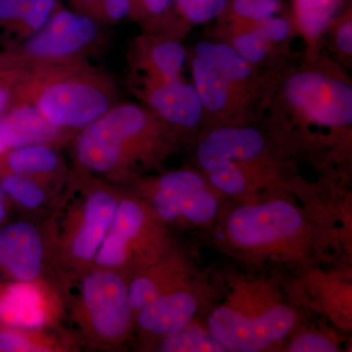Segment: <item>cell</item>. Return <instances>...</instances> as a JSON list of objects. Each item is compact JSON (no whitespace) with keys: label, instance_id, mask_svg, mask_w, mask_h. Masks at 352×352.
I'll return each mask as SVG.
<instances>
[{"label":"cell","instance_id":"1","mask_svg":"<svg viewBox=\"0 0 352 352\" xmlns=\"http://www.w3.org/2000/svg\"><path fill=\"white\" fill-rule=\"evenodd\" d=\"M122 195L117 185L73 166L43 222L59 280L91 268Z\"/></svg>","mask_w":352,"mask_h":352},{"label":"cell","instance_id":"2","mask_svg":"<svg viewBox=\"0 0 352 352\" xmlns=\"http://www.w3.org/2000/svg\"><path fill=\"white\" fill-rule=\"evenodd\" d=\"M13 91L14 105L34 106L50 124L75 133L119 102L113 76L88 60L23 69Z\"/></svg>","mask_w":352,"mask_h":352},{"label":"cell","instance_id":"3","mask_svg":"<svg viewBox=\"0 0 352 352\" xmlns=\"http://www.w3.org/2000/svg\"><path fill=\"white\" fill-rule=\"evenodd\" d=\"M162 133L156 116L136 104L118 102L72 139L74 166L117 185L159 152Z\"/></svg>","mask_w":352,"mask_h":352},{"label":"cell","instance_id":"4","mask_svg":"<svg viewBox=\"0 0 352 352\" xmlns=\"http://www.w3.org/2000/svg\"><path fill=\"white\" fill-rule=\"evenodd\" d=\"M129 279L124 273L95 267L60 279L65 314L94 349L113 351L129 337L135 316L129 302Z\"/></svg>","mask_w":352,"mask_h":352},{"label":"cell","instance_id":"5","mask_svg":"<svg viewBox=\"0 0 352 352\" xmlns=\"http://www.w3.org/2000/svg\"><path fill=\"white\" fill-rule=\"evenodd\" d=\"M162 220L147 201L122 193L91 267L132 275L162 258Z\"/></svg>","mask_w":352,"mask_h":352},{"label":"cell","instance_id":"6","mask_svg":"<svg viewBox=\"0 0 352 352\" xmlns=\"http://www.w3.org/2000/svg\"><path fill=\"white\" fill-rule=\"evenodd\" d=\"M102 41L100 23L60 6L43 29L0 53V67L20 72L39 65L88 60Z\"/></svg>","mask_w":352,"mask_h":352},{"label":"cell","instance_id":"7","mask_svg":"<svg viewBox=\"0 0 352 352\" xmlns=\"http://www.w3.org/2000/svg\"><path fill=\"white\" fill-rule=\"evenodd\" d=\"M64 316L63 291L57 278L28 282L0 279V325L56 328Z\"/></svg>","mask_w":352,"mask_h":352},{"label":"cell","instance_id":"8","mask_svg":"<svg viewBox=\"0 0 352 352\" xmlns=\"http://www.w3.org/2000/svg\"><path fill=\"white\" fill-rule=\"evenodd\" d=\"M296 315L279 305L254 318L232 308L215 309L208 318V331L224 351L254 352L274 344L293 329Z\"/></svg>","mask_w":352,"mask_h":352},{"label":"cell","instance_id":"9","mask_svg":"<svg viewBox=\"0 0 352 352\" xmlns=\"http://www.w3.org/2000/svg\"><path fill=\"white\" fill-rule=\"evenodd\" d=\"M53 271L43 223L17 220L0 227V279L36 281L54 278Z\"/></svg>","mask_w":352,"mask_h":352},{"label":"cell","instance_id":"10","mask_svg":"<svg viewBox=\"0 0 352 352\" xmlns=\"http://www.w3.org/2000/svg\"><path fill=\"white\" fill-rule=\"evenodd\" d=\"M150 206L162 221L185 219L193 223L210 221L217 212V199L205 188L195 173L175 170L146 185Z\"/></svg>","mask_w":352,"mask_h":352},{"label":"cell","instance_id":"11","mask_svg":"<svg viewBox=\"0 0 352 352\" xmlns=\"http://www.w3.org/2000/svg\"><path fill=\"white\" fill-rule=\"evenodd\" d=\"M285 94L289 103L310 122L328 126L351 124L352 89L346 82L307 72L292 76Z\"/></svg>","mask_w":352,"mask_h":352},{"label":"cell","instance_id":"12","mask_svg":"<svg viewBox=\"0 0 352 352\" xmlns=\"http://www.w3.org/2000/svg\"><path fill=\"white\" fill-rule=\"evenodd\" d=\"M234 242L245 247H259L296 235L302 227L300 212L283 201L238 208L228 220Z\"/></svg>","mask_w":352,"mask_h":352},{"label":"cell","instance_id":"13","mask_svg":"<svg viewBox=\"0 0 352 352\" xmlns=\"http://www.w3.org/2000/svg\"><path fill=\"white\" fill-rule=\"evenodd\" d=\"M148 105L161 118L175 126L194 127L200 122L203 105L196 88L173 78L148 76L143 88Z\"/></svg>","mask_w":352,"mask_h":352},{"label":"cell","instance_id":"14","mask_svg":"<svg viewBox=\"0 0 352 352\" xmlns=\"http://www.w3.org/2000/svg\"><path fill=\"white\" fill-rule=\"evenodd\" d=\"M71 171L57 146L36 144L14 148L0 157V175L27 176L59 191L68 183Z\"/></svg>","mask_w":352,"mask_h":352},{"label":"cell","instance_id":"15","mask_svg":"<svg viewBox=\"0 0 352 352\" xmlns=\"http://www.w3.org/2000/svg\"><path fill=\"white\" fill-rule=\"evenodd\" d=\"M0 133L9 150L36 144L60 147L76 134L50 124L29 104H16L0 117Z\"/></svg>","mask_w":352,"mask_h":352},{"label":"cell","instance_id":"16","mask_svg":"<svg viewBox=\"0 0 352 352\" xmlns=\"http://www.w3.org/2000/svg\"><path fill=\"white\" fill-rule=\"evenodd\" d=\"M263 136L254 129H217L201 141L197 151L199 163L210 171L234 160L248 161L263 151Z\"/></svg>","mask_w":352,"mask_h":352},{"label":"cell","instance_id":"17","mask_svg":"<svg viewBox=\"0 0 352 352\" xmlns=\"http://www.w3.org/2000/svg\"><path fill=\"white\" fill-rule=\"evenodd\" d=\"M196 310L195 298L188 292L176 288L157 296L136 312V321L142 332L166 337L188 326Z\"/></svg>","mask_w":352,"mask_h":352},{"label":"cell","instance_id":"18","mask_svg":"<svg viewBox=\"0 0 352 352\" xmlns=\"http://www.w3.org/2000/svg\"><path fill=\"white\" fill-rule=\"evenodd\" d=\"M78 349L76 339L59 328L24 329L0 325V352H65Z\"/></svg>","mask_w":352,"mask_h":352},{"label":"cell","instance_id":"19","mask_svg":"<svg viewBox=\"0 0 352 352\" xmlns=\"http://www.w3.org/2000/svg\"><path fill=\"white\" fill-rule=\"evenodd\" d=\"M0 189L10 206L25 212H36L53 205L61 192L31 177L13 173L0 175Z\"/></svg>","mask_w":352,"mask_h":352},{"label":"cell","instance_id":"20","mask_svg":"<svg viewBox=\"0 0 352 352\" xmlns=\"http://www.w3.org/2000/svg\"><path fill=\"white\" fill-rule=\"evenodd\" d=\"M194 87L203 108L219 112L228 102L229 88L232 82L224 78L212 64L196 57L193 61Z\"/></svg>","mask_w":352,"mask_h":352},{"label":"cell","instance_id":"21","mask_svg":"<svg viewBox=\"0 0 352 352\" xmlns=\"http://www.w3.org/2000/svg\"><path fill=\"white\" fill-rule=\"evenodd\" d=\"M195 52L197 57L212 64L230 82L244 80L251 76V64L228 44L201 41L197 44Z\"/></svg>","mask_w":352,"mask_h":352},{"label":"cell","instance_id":"22","mask_svg":"<svg viewBox=\"0 0 352 352\" xmlns=\"http://www.w3.org/2000/svg\"><path fill=\"white\" fill-rule=\"evenodd\" d=\"M185 59L186 53L182 44L173 41H159L143 57V66L147 69L148 76L177 78Z\"/></svg>","mask_w":352,"mask_h":352},{"label":"cell","instance_id":"23","mask_svg":"<svg viewBox=\"0 0 352 352\" xmlns=\"http://www.w3.org/2000/svg\"><path fill=\"white\" fill-rule=\"evenodd\" d=\"M60 6L59 0H34L25 4L20 17L7 32L13 45L43 29Z\"/></svg>","mask_w":352,"mask_h":352},{"label":"cell","instance_id":"24","mask_svg":"<svg viewBox=\"0 0 352 352\" xmlns=\"http://www.w3.org/2000/svg\"><path fill=\"white\" fill-rule=\"evenodd\" d=\"M296 13L303 32L316 38L325 31L338 6V0H296Z\"/></svg>","mask_w":352,"mask_h":352},{"label":"cell","instance_id":"25","mask_svg":"<svg viewBox=\"0 0 352 352\" xmlns=\"http://www.w3.org/2000/svg\"><path fill=\"white\" fill-rule=\"evenodd\" d=\"M160 351L164 352H222L210 333H204L195 327H184L178 332L166 336Z\"/></svg>","mask_w":352,"mask_h":352},{"label":"cell","instance_id":"26","mask_svg":"<svg viewBox=\"0 0 352 352\" xmlns=\"http://www.w3.org/2000/svg\"><path fill=\"white\" fill-rule=\"evenodd\" d=\"M234 50L250 64L258 63L267 55L270 41L258 30L243 32L236 36Z\"/></svg>","mask_w":352,"mask_h":352},{"label":"cell","instance_id":"27","mask_svg":"<svg viewBox=\"0 0 352 352\" xmlns=\"http://www.w3.org/2000/svg\"><path fill=\"white\" fill-rule=\"evenodd\" d=\"M210 173V180L217 188L232 195H237L245 189V178L239 166L234 162L220 164Z\"/></svg>","mask_w":352,"mask_h":352},{"label":"cell","instance_id":"28","mask_svg":"<svg viewBox=\"0 0 352 352\" xmlns=\"http://www.w3.org/2000/svg\"><path fill=\"white\" fill-rule=\"evenodd\" d=\"M279 0H235L236 12L245 18L263 20L272 17L279 10Z\"/></svg>","mask_w":352,"mask_h":352},{"label":"cell","instance_id":"29","mask_svg":"<svg viewBox=\"0 0 352 352\" xmlns=\"http://www.w3.org/2000/svg\"><path fill=\"white\" fill-rule=\"evenodd\" d=\"M227 0H192L183 12L195 24L208 22L226 8Z\"/></svg>","mask_w":352,"mask_h":352},{"label":"cell","instance_id":"30","mask_svg":"<svg viewBox=\"0 0 352 352\" xmlns=\"http://www.w3.org/2000/svg\"><path fill=\"white\" fill-rule=\"evenodd\" d=\"M288 351L291 352H336L339 351L331 340L316 333H305L296 338Z\"/></svg>","mask_w":352,"mask_h":352},{"label":"cell","instance_id":"31","mask_svg":"<svg viewBox=\"0 0 352 352\" xmlns=\"http://www.w3.org/2000/svg\"><path fill=\"white\" fill-rule=\"evenodd\" d=\"M258 31L265 36L268 41H283L288 38L291 27L286 20L282 18L270 17L259 21Z\"/></svg>","mask_w":352,"mask_h":352},{"label":"cell","instance_id":"32","mask_svg":"<svg viewBox=\"0 0 352 352\" xmlns=\"http://www.w3.org/2000/svg\"><path fill=\"white\" fill-rule=\"evenodd\" d=\"M132 0H103L102 2V21L117 23L131 14Z\"/></svg>","mask_w":352,"mask_h":352},{"label":"cell","instance_id":"33","mask_svg":"<svg viewBox=\"0 0 352 352\" xmlns=\"http://www.w3.org/2000/svg\"><path fill=\"white\" fill-rule=\"evenodd\" d=\"M19 72L0 68V117L14 105V83Z\"/></svg>","mask_w":352,"mask_h":352},{"label":"cell","instance_id":"34","mask_svg":"<svg viewBox=\"0 0 352 352\" xmlns=\"http://www.w3.org/2000/svg\"><path fill=\"white\" fill-rule=\"evenodd\" d=\"M25 7V0H0V27L6 32L20 17Z\"/></svg>","mask_w":352,"mask_h":352},{"label":"cell","instance_id":"35","mask_svg":"<svg viewBox=\"0 0 352 352\" xmlns=\"http://www.w3.org/2000/svg\"><path fill=\"white\" fill-rule=\"evenodd\" d=\"M72 9L76 12L87 15L97 22L102 21V2L103 0H71Z\"/></svg>","mask_w":352,"mask_h":352},{"label":"cell","instance_id":"36","mask_svg":"<svg viewBox=\"0 0 352 352\" xmlns=\"http://www.w3.org/2000/svg\"><path fill=\"white\" fill-rule=\"evenodd\" d=\"M337 44L342 52L351 54L352 52V24L347 22L340 28L337 34Z\"/></svg>","mask_w":352,"mask_h":352},{"label":"cell","instance_id":"37","mask_svg":"<svg viewBox=\"0 0 352 352\" xmlns=\"http://www.w3.org/2000/svg\"><path fill=\"white\" fill-rule=\"evenodd\" d=\"M142 2L149 12L161 14L168 8L171 0H142Z\"/></svg>","mask_w":352,"mask_h":352},{"label":"cell","instance_id":"38","mask_svg":"<svg viewBox=\"0 0 352 352\" xmlns=\"http://www.w3.org/2000/svg\"><path fill=\"white\" fill-rule=\"evenodd\" d=\"M9 208H10V203L7 200L2 190L0 189V227L4 226L7 222Z\"/></svg>","mask_w":352,"mask_h":352},{"label":"cell","instance_id":"39","mask_svg":"<svg viewBox=\"0 0 352 352\" xmlns=\"http://www.w3.org/2000/svg\"><path fill=\"white\" fill-rule=\"evenodd\" d=\"M8 147H7L6 141H4L3 138H2L1 133H0V157L3 156L4 154L7 151H8Z\"/></svg>","mask_w":352,"mask_h":352},{"label":"cell","instance_id":"40","mask_svg":"<svg viewBox=\"0 0 352 352\" xmlns=\"http://www.w3.org/2000/svg\"><path fill=\"white\" fill-rule=\"evenodd\" d=\"M191 1L192 0H177L178 7H179L180 10L183 12Z\"/></svg>","mask_w":352,"mask_h":352},{"label":"cell","instance_id":"41","mask_svg":"<svg viewBox=\"0 0 352 352\" xmlns=\"http://www.w3.org/2000/svg\"><path fill=\"white\" fill-rule=\"evenodd\" d=\"M32 1H34V0H25V4L31 3Z\"/></svg>","mask_w":352,"mask_h":352}]
</instances>
